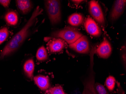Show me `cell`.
<instances>
[{
  "label": "cell",
  "mask_w": 126,
  "mask_h": 94,
  "mask_svg": "<svg viewBox=\"0 0 126 94\" xmlns=\"http://www.w3.org/2000/svg\"><path fill=\"white\" fill-rule=\"evenodd\" d=\"M43 10L37 6L26 24L11 39L4 47L0 54V59L13 53L19 48L28 36L30 28L35 22L37 17L41 14Z\"/></svg>",
  "instance_id": "1"
},
{
  "label": "cell",
  "mask_w": 126,
  "mask_h": 94,
  "mask_svg": "<svg viewBox=\"0 0 126 94\" xmlns=\"http://www.w3.org/2000/svg\"><path fill=\"white\" fill-rule=\"evenodd\" d=\"M83 35L75 28L68 27L52 33V37L62 39L66 41L69 46L73 45L79 40Z\"/></svg>",
  "instance_id": "2"
},
{
  "label": "cell",
  "mask_w": 126,
  "mask_h": 94,
  "mask_svg": "<svg viewBox=\"0 0 126 94\" xmlns=\"http://www.w3.org/2000/svg\"><path fill=\"white\" fill-rule=\"evenodd\" d=\"M96 46H93L90 54V67L89 73L84 82V88L87 94H97L95 89V73L93 69L94 55L96 50Z\"/></svg>",
  "instance_id": "3"
},
{
  "label": "cell",
  "mask_w": 126,
  "mask_h": 94,
  "mask_svg": "<svg viewBox=\"0 0 126 94\" xmlns=\"http://www.w3.org/2000/svg\"><path fill=\"white\" fill-rule=\"evenodd\" d=\"M45 5L52 25H55L60 22L61 20L60 1L56 0H46Z\"/></svg>",
  "instance_id": "4"
},
{
  "label": "cell",
  "mask_w": 126,
  "mask_h": 94,
  "mask_svg": "<svg viewBox=\"0 0 126 94\" xmlns=\"http://www.w3.org/2000/svg\"><path fill=\"white\" fill-rule=\"evenodd\" d=\"M89 11L91 15L98 23L101 25H104V16L98 2L95 0H91L89 3Z\"/></svg>",
  "instance_id": "5"
},
{
  "label": "cell",
  "mask_w": 126,
  "mask_h": 94,
  "mask_svg": "<svg viewBox=\"0 0 126 94\" xmlns=\"http://www.w3.org/2000/svg\"><path fill=\"white\" fill-rule=\"evenodd\" d=\"M70 48L80 54H86L90 51L89 41L87 37L83 35L76 43L69 46Z\"/></svg>",
  "instance_id": "6"
},
{
  "label": "cell",
  "mask_w": 126,
  "mask_h": 94,
  "mask_svg": "<svg viewBox=\"0 0 126 94\" xmlns=\"http://www.w3.org/2000/svg\"><path fill=\"white\" fill-rule=\"evenodd\" d=\"M126 3L125 0H118L115 1L110 14L111 20H116L122 15L124 11Z\"/></svg>",
  "instance_id": "7"
},
{
  "label": "cell",
  "mask_w": 126,
  "mask_h": 94,
  "mask_svg": "<svg viewBox=\"0 0 126 94\" xmlns=\"http://www.w3.org/2000/svg\"><path fill=\"white\" fill-rule=\"evenodd\" d=\"M96 52L100 57L103 58H108L111 55V46L107 38H104V40L96 49Z\"/></svg>",
  "instance_id": "8"
},
{
  "label": "cell",
  "mask_w": 126,
  "mask_h": 94,
  "mask_svg": "<svg viewBox=\"0 0 126 94\" xmlns=\"http://www.w3.org/2000/svg\"><path fill=\"white\" fill-rule=\"evenodd\" d=\"M84 27L87 32L93 36L98 37L100 36V29L95 21L91 17H88L85 20Z\"/></svg>",
  "instance_id": "9"
},
{
  "label": "cell",
  "mask_w": 126,
  "mask_h": 94,
  "mask_svg": "<svg viewBox=\"0 0 126 94\" xmlns=\"http://www.w3.org/2000/svg\"><path fill=\"white\" fill-rule=\"evenodd\" d=\"M33 79L35 84L42 90H47L50 87V82L48 76L39 75L34 77Z\"/></svg>",
  "instance_id": "10"
},
{
  "label": "cell",
  "mask_w": 126,
  "mask_h": 94,
  "mask_svg": "<svg viewBox=\"0 0 126 94\" xmlns=\"http://www.w3.org/2000/svg\"><path fill=\"white\" fill-rule=\"evenodd\" d=\"M65 45V41L62 39H54L49 43V49L52 53H57L61 52L64 48Z\"/></svg>",
  "instance_id": "11"
},
{
  "label": "cell",
  "mask_w": 126,
  "mask_h": 94,
  "mask_svg": "<svg viewBox=\"0 0 126 94\" xmlns=\"http://www.w3.org/2000/svg\"><path fill=\"white\" fill-rule=\"evenodd\" d=\"M16 2L17 7L22 14H27L32 8V2L29 0H17Z\"/></svg>",
  "instance_id": "12"
},
{
  "label": "cell",
  "mask_w": 126,
  "mask_h": 94,
  "mask_svg": "<svg viewBox=\"0 0 126 94\" xmlns=\"http://www.w3.org/2000/svg\"><path fill=\"white\" fill-rule=\"evenodd\" d=\"M34 67V60L32 58L28 59L24 64V71L28 77L32 80L33 77Z\"/></svg>",
  "instance_id": "13"
},
{
  "label": "cell",
  "mask_w": 126,
  "mask_h": 94,
  "mask_svg": "<svg viewBox=\"0 0 126 94\" xmlns=\"http://www.w3.org/2000/svg\"><path fill=\"white\" fill-rule=\"evenodd\" d=\"M68 23L74 27H78L82 24L83 21V17L81 14L74 13L69 17Z\"/></svg>",
  "instance_id": "14"
},
{
  "label": "cell",
  "mask_w": 126,
  "mask_h": 94,
  "mask_svg": "<svg viewBox=\"0 0 126 94\" xmlns=\"http://www.w3.org/2000/svg\"><path fill=\"white\" fill-rule=\"evenodd\" d=\"M5 19L7 23L11 26L16 25L18 22V15L13 11H9L6 14Z\"/></svg>",
  "instance_id": "15"
},
{
  "label": "cell",
  "mask_w": 126,
  "mask_h": 94,
  "mask_svg": "<svg viewBox=\"0 0 126 94\" xmlns=\"http://www.w3.org/2000/svg\"><path fill=\"white\" fill-rule=\"evenodd\" d=\"M37 59L39 61L46 60L48 59V55L46 49L44 46L41 47L37 50L36 55Z\"/></svg>",
  "instance_id": "16"
},
{
  "label": "cell",
  "mask_w": 126,
  "mask_h": 94,
  "mask_svg": "<svg viewBox=\"0 0 126 94\" xmlns=\"http://www.w3.org/2000/svg\"><path fill=\"white\" fill-rule=\"evenodd\" d=\"M116 79L112 76H110L107 78L105 84L108 89L110 92H112L114 89L116 84Z\"/></svg>",
  "instance_id": "17"
},
{
  "label": "cell",
  "mask_w": 126,
  "mask_h": 94,
  "mask_svg": "<svg viewBox=\"0 0 126 94\" xmlns=\"http://www.w3.org/2000/svg\"><path fill=\"white\" fill-rule=\"evenodd\" d=\"M9 32L7 27H3L0 29V45L7 39Z\"/></svg>",
  "instance_id": "18"
},
{
  "label": "cell",
  "mask_w": 126,
  "mask_h": 94,
  "mask_svg": "<svg viewBox=\"0 0 126 94\" xmlns=\"http://www.w3.org/2000/svg\"><path fill=\"white\" fill-rule=\"evenodd\" d=\"M48 94H65L63 88L60 85H57L49 90Z\"/></svg>",
  "instance_id": "19"
},
{
  "label": "cell",
  "mask_w": 126,
  "mask_h": 94,
  "mask_svg": "<svg viewBox=\"0 0 126 94\" xmlns=\"http://www.w3.org/2000/svg\"><path fill=\"white\" fill-rule=\"evenodd\" d=\"M95 89L97 94H109L104 85L99 83L95 84Z\"/></svg>",
  "instance_id": "20"
},
{
  "label": "cell",
  "mask_w": 126,
  "mask_h": 94,
  "mask_svg": "<svg viewBox=\"0 0 126 94\" xmlns=\"http://www.w3.org/2000/svg\"><path fill=\"white\" fill-rule=\"evenodd\" d=\"M10 2L11 0H0V4L4 7H7L10 5Z\"/></svg>",
  "instance_id": "21"
},
{
  "label": "cell",
  "mask_w": 126,
  "mask_h": 94,
  "mask_svg": "<svg viewBox=\"0 0 126 94\" xmlns=\"http://www.w3.org/2000/svg\"><path fill=\"white\" fill-rule=\"evenodd\" d=\"M117 87H118V90H117V93L119 94H125L124 91L123 90L120 84L119 83V82H117Z\"/></svg>",
  "instance_id": "22"
},
{
  "label": "cell",
  "mask_w": 126,
  "mask_h": 94,
  "mask_svg": "<svg viewBox=\"0 0 126 94\" xmlns=\"http://www.w3.org/2000/svg\"><path fill=\"white\" fill-rule=\"evenodd\" d=\"M83 0H73L72 2L74 3V4H76V5H79L80 3L82 2Z\"/></svg>",
  "instance_id": "23"
},
{
  "label": "cell",
  "mask_w": 126,
  "mask_h": 94,
  "mask_svg": "<svg viewBox=\"0 0 126 94\" xmlns=\"http://www.w3.org/2000/svg\"><path fill=\"white\" fill-rule=\"evenodd\" d=\"M82 94H87L86 93V92L84 88V89H83V92H82Z\"/></svg>",
  "instance_id": "24"
}]
</instances>
